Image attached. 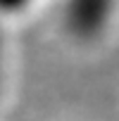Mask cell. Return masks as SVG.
<instances>
[{"mask_svg":"<svg viewBox=\"0 0 119 121\" xmlns=\"http://www.w3.org/2000/svg\"><path fill=\"white\" fill-rule=\"evenodd\" d=\"M33 0H0V19L3 17H17L24 14L31 7Z\"/></svg>","mask_w":119,"mask_h":121,"instance_id":"7a4b0ae2","label":"cell"},{"mask_svg":"<svg viewBox=\"0 0 119 121\" xmlns=\"http://www.w3.org/2000/svg\"><path fill=\"white\" fill-rule=\"evenodd\" d=\"M105 17H107V0H67L64 5L67 31L79 38L93 36Z\"/></svg>","mask_w":119,"mask_h":121,"instance_id":"6da1fadb","label":"cell"},{"mask_svg":"<svg viewBox=\"0 0 119 121\" xmlns=\"http://www.w3.org/2000/svg\"><path fill=\"white\" fill-rule=\"evenodd\" d=\"M3 64H5V38H3V29H0V83H3Z\"/></svg>","mask_w":119,"mask_h":121,"instance_id":"3957f363","label":"cell"}]
</instances>
